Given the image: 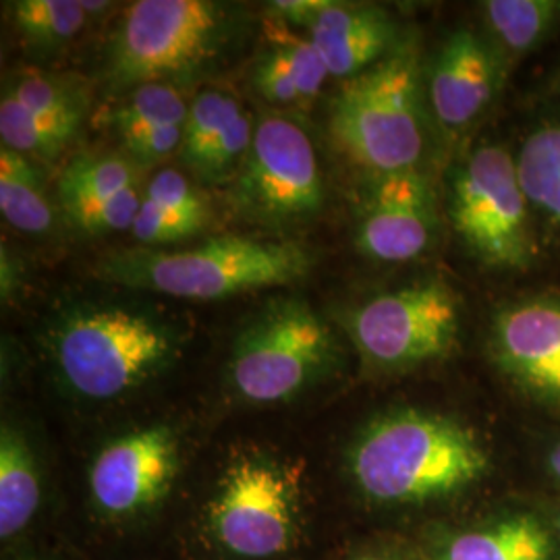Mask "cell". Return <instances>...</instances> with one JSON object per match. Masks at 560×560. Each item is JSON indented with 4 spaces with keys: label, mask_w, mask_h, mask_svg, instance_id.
Returning a JSON list of instances; mask_svg holds the SVG:
<instances>
[{
    "label": "cell",
    "mask_w": 560,
    "mask_h": 560,
    "mask_svg": "<svg viewBox=\"0 0 560 560\" xmlns=\"http://www.w3.org/2000/svg\"><path fill=\"white\" fill-rule=\"evenodd\" d=\"M351 474L381 502L441 499L480 480L488 455L471 430L432 413L399 411L370 423L351 451Z\"/></svg>",
    "instance_id": "obj_1"
},
{
    "label": "cell",
    "mask_w": 560,
    "mask_h": 560,
    "mask_svg": "<svg viewBox=\"0 0 560 560\" xmlns=\"http://www.w3.org/2000/svg\"><path fill=\"white\" fill-rule=\"evenodd\" d=\"M312 254L293 241L222 235L183 249H122L98 264V277L179 300L212 301L305 279Z\"/></svg>",
    "instance_id": "obj_2"
},
{
    "label": "cell",
    "mask_w": 560,
    "mask_h": 560,
    "mask_svg": "<svg viewBox=\"0 0 560 560\" xmlns=\"http://www.w3.org/2000/svg\"><path fill=\"white\" fill-rule=\"evenodd\" d=\"M330 133L376 177L416 168L423 152L416 57L400 52L345 81L330 104Z\"/></svg>",
    "instance_id": "obj_3"
},
{
    "label": "cell",
    "mask_w": 560,
    "mask_h": 560,
    "mask_svg": "<svg viewBox=\"0 0 560 560\" xmlns=\"http://www.w3.org/2000/svg\"><path fill=\"white\" fill-rule=\"evenodd\" d=\"M175 332L122 307L78 310L60 322L52 353L62 381L85 399L120 397L173 360Z\"/></svg>",
    "instance_id": "obj_4"
},
{
    "label": "cell",
    "mask_w": 560,
    "mask_h": 560,
    "mask_svg": "<svg viewBox=\"0 0 560 560\" xmlns=\"http://www.w3.org/2000/svg\"><path fill=\"white\" fill-rule=\"evenodd\" d=\"M335 353L330 326L305 301H272L235 342L231 382L249 402H280L322 376Z\"/></svg>",
    "instance_id": "obj_5"
},
{
    "label": "cell",
    "mask_w": 560,
    "mask_h": 560,
    "mask_svg": "<svg viewBox=\"0 0 560 560\" xmlns=\"http://www.w3.org/2000/svg\"><path fill=\"white\" fill-rule=\"evenodd\" d=\"M222 9L206 0H138L122 15L108 50V78L120 88L194 73L222 36Z\"/></svg>",
    "instance_id": "obj_6"
},
{
    "label": "cell",
    "mask_w": 560,
    "mask_h": 560,
    "mask_svg": "<svg viewBox=\"0 0 560 560\" xmlns=\"http://www.w3.org/2000/svg\"><path fill=\"white\" fill-rule=\"evenodd\" d=\"M517 161L502 148H480L460 166L451 189V219L463 241L492 266H523L534 240Z\"/></svg>",
    "instance_id": "obj_7"
},
{
    "label": "cell",
    "mask_w": 560,
    "mask_h": 560,
    "mask_svg": "<svg viewBox=\"0 0 560 560\" xmlns=\"http://www.w3.org/2000/svg\"><path fill=\"white\" fill-rule=\"evenodd\" d=\"M345 326L365 360L407 368L444 358L453 349L459 303L444 282H420L365 301Z\"/></svg>",
    "instance_id": "obj_8"
},
{
    "label": "cell",
    "mask_w": 560,
    "mask_h": 560,
    "mask_svg": "<svg viewBox=\"0 0 560 560\" xmlns=\"http://www.w3.org/2000/svg\"><path fill=\"white\" fill-rule=\"evenodd\" d=\"M237 210L266 222L316 217L324 206L320 166L310 136L295 120L266 117L235 175Z\"/></svg>",
    "instance_id": "obj_9"
},
{
    "label": "cell",
    "mask_w": 560,
    "mask_h": 560,
    "mask_svg": "<svg viewBox=\"0 0 560 560\" xmlns=\"http://www.w3.org/2000/svg\"><path fill=\"white\" fill-rule=\"evenodd\" d=\"M212 525L222 546L237 557H277L291 546L295 534L291 481L272 465L237 463L212 506Z\"/></svg>",
    "instance_id": "obj_10"
},
{
    "label": "cell",
    "mask_w": 560,
    "mask_h": 560,
    "mask_svg": "<svg viewBox=\"0 0 560 560\" xmlns=\"http://www.w3.org/2000/svg\"><path fill=\"white\" fill-rule=\"evenodd\" d=\"M434 198L418 168L376 177L363 203L358 247L370 260L409 261L434 237Z\"/></svg>",
    "instance_id": "obj_11"
},
{
    "label": "cell",
    "mask_w": 560,
    "mask_h": 560,
    "mask_svg": "<svg viewBox=\"0 0 560 560\" xmlns=\"http://www.w3.org/2000/svg\"><path fill=\"white\" fill-rule=\"evenodd\" d=\"M177 474V441L154 425L102 448L90 471L94 501L106 513L127 515L159 501Z\"/></svg>",
    "instance_id": "obj_12"
},
{
    "label": "cell",
    "mask_w": 560,
    "mask_h": 560,
    "mask_svg": "<svg viewBox=\"0 0 560 560\" xmlns=\"http://www.w3.org/2000/svg\"><path fill=\"white\" fill-rule=\"evenodd\" d=\"M494 347L515 381L560 405V303L527 301L502 312Z\"/></svg>",
    "instance_id": "obj_13"
},
{
    "label": "cell",
    "mask_w": 560,
    "mask_h": 560,
    "mask_svg": "<svg viewBox=\"0 0 560 560\" xmlns=\"http://www.w3.org/2000/svg\"><path fill=\"white\" fill-rule=\"evenodd\" d=\"M307 32L328 75L347 81L378 65L395 27L378 7L326 0Z\"/></svg>",
    "instance_id": "obj_14"
},
{
    "label": "cell",
    "mask_w": 560,
    "mask_h": 560,
    "mask_svg": "<svg viewBox=\"0 0 560 560\" xmlns=\"http://www.w3.org/2000/svg\"><path fill=\"white\" fill-rule=\"evenodd\" d=\"M497 90V65L488 48L469 32H457L444 44L430 81L436 119L460 129L478 119Z\"/></svg>",
    "instance_id": "obj_15"
},
{
    "label": "cell",
    "mask_w": 560,
    "mask_h": 560,
    "mask_svg": "<svg viewBox=\"0 0 560 560\" xmlns=\"http://www.w3.org/2000/svg\"><path fill=\"white\" fill-rule=\"evenodd\" d=\"M189 106L171 83H143L115 106L110 125L127 159L148 168L180 150Z\"/></svg>",
    "instance_id": "obj_16"
},
{
    "label": "cell",
    "mask_w": 560,
    "mask_h": 560,
    "mask_svg": "<svg viewBox=\"0 0 560 560\" xmlns=\"http://www.w3.org/2000/svg\"><path fill=\"white\" fill-rule=\"evenodd\" d=\"M275 48L268 50L254 69V83L261 96L272 104H307L320 94L328 69L310 38L270 30Z\"/></svg>",
    "instance_id": "obj_17"
},
{
    "label": "cell",
    "mask_w": 560,
    "mask_h": 560,
    "mask_svg": "<svg viewBox=\"0 0 560 560\" xmlns=\"http://www.w3.org/2000/svg\"><path fill=\"white\" fill-rule=\"evenodd\" d=\"M141 171L140 164L117 154H81L60 175V208L80 229L81 222L102 203L138 187Z\"/></svg>",
    "instance_id": "obj_18"
},
{
    "label": "cell",
    "mask_w": 560,
    "mask_h": 560,
    "mask_svg": "<svg viewBox=\"0 0 560 560\" xmlns=\"http://www.w3.org/2000/svg\"><path fill=\"white\" fill-rule=\"evenodd\" d=\"M40 478L30 444L4 425L0 434V538H13L36 515Z\"/></svg>",
    "instance_id": "obj_19"
},
{
    "label": "cell",
    "mask_w": 560,
    "mask_h": 560,
    "mask_svg": "<svg viewBox=\"0 0 560 560\" xmlns=\"http://www.w3.org/2000/svg\"><path fill=\"white\" fill-rule=\"evenodd\" d=\"M444 560H550V536L534 517L520 515L453 538Z\"/></svg>",
    "instance_id": "obj_20"
},
{
    "label": "cell",
    "mask_w": 560,
    "mask_h": 560,
    "mask_svg": "<svg viewBox=\"0 0 560 560\" xmlns=\"http://www.w3.org/2000/svg\"><path fill=\"white\" fill-rule=\"evenodd\" d=\"M0 212L21 233L42 235L52 226V206L36 166L4 145L0 150Z\"/></svg>",
    "instance_id": "obj_21"
},
{
    "label": "cell",
    "mask_w": 560,
    "mask_h": 560,
    "mask_svg": "<svg viewBox=\"0 0 560 560\" xmlns=\"http://www.w3.org/2000/svg\"><path fill=\"white\" fill-rule=\"evenodd\" d=\"M81 120L42 119L23 110L15 102L0 101L2 145L42 161H55L80 133Z\"/></svg>",
    "instance_id": "obj_22"
},
{
    "label": "cell",
    "mask_w": 560,
    "mask_h": 560,
    "mask_svg": "<svg viewBox=\"0 0 560 560\" xmlns=\"http://www.w3.org/2000/svg\"><path fill=\"white\" fill-rule=\"evenodd\" d=\"M517 173L529 203L560 222V125L544 127L523 143Z\"/></svg>",
    "instance_id": "obj_23"
},
{
    "label": "cell",
    "mask_w": 560,
    "mask_h": 560,
    "mask_svg": "<svg viewBox=\"0 0 560 560\" xmlns=\"http://www.w3.org/2000/svg\"><path fill=\"white\" fill-rule=\"evenodd\" d=\"M2 96L42 119L83 122L88 108V94L78 81L40 71H25L13 78L4 88Z\"/></svg>",
    "instance_id": "obj_24"
},
{
    "label": "cell",
    "mask_w": 560,
    "mask_h": 560,
    "mask_svg": "<svg viewBox=\"0 0 560 560\" xmlns=\"http://www.w3.org/2000/svg\"><path fill=\"white\" fill-rule=\"evenodd\" d=\"M243 110L240 102L229 94H222L217 90L201 92L196 101L191 102L183 143H180V159L198 175L201 166L208 161L210 152L229 127V122L235 119Z\"/></svg>",
    "instance_id": "obj_25"
},
{
    "label": "cell",
    "mask_w": 560,
    "mask_h": 560,
    "mask_svg": "<svg viewBox=\"0 0 560 560\" xmlns=\"http://www.w3.org/2000/svg\"><path fill=\"white\" fill-rule=\"evenodd\" d=\"M23 40L38 48H57L83 30L88 11L75 0H20L11 4Z\"/></svg>",
    "instance_id": "obj_26"
},
{
    "label": "cell",
    "mask_w": 560,
    "mask_h": 560,
    "mask_svg": "<svg viewBox=\"0 0 560 560\" xmlns=\"http://www.w3.org/2000/svg\"><path fill=\"white\" fill-rule=\"evenodd\" d=\"M552 9V2L541 0H490L486 2V18L511 50L523 52L540 40Z\"/></svg>",
    "instance_id": "obj_27"
},
{
    "label": "cell",
    "mask_w": 560,
    "mask_h": 560,
    "mask_svg": "<svg viewBox=\"0 0 560 560\" xmlns=\"http://www.w3.org/2000/svg\"><path fill=\"white\" fill-rule=\"evenodd\" d=\"M143 203L164 214L183 221L196 222L201 229L208 222V206L200 191L175 168L159 171L143 189Z\"/></svg>",
    "instance_id": "obj_28"
},
{
    "label": "cell",
    "mask_w": 560,
    "mask_h": 560,
    "mask_svg": "<svg viewBox=\"0 0 560 560\" xmlns=\"http://www.w3.org/2000/svg\"><path fill=\"white\" fill-rule=\"evenodd\" d=\"M326 4V0H287L272 2L270 13L284 23H295L307 27V23L316 18V13Z\"/></svg>",
    "instance_id": "obj_29"
},
{
    "label": "cell",
    "mask_w": 560,
    "mask_h": 560,
    "mask_svg": "<svg viewBox=\"0 0 560 560\" xmlns=\"http://www.w3.org/2000/svg\"><path fill=\"white\" fill-rule=\"evenodd\" d=\"M18 289V268L13 256H7V249L2 247V295L9 298Z\"/></svg>",
    "instance_id": "obj_30"
},
{
    "label": "cell",
    "mask_w": 560,
    "mask_h": 560,
    "mask_svg": "<svg viewBox=\"0 0 560 560\" xmlns=\"http://www.w3.org/2000/svg\"><path fill=\"white\" fill-rule=\"evenodd\" d=\"M548 463H550L552 474L560 480V442L552 448V453H550V457H548Z\"/></svg>",
    "instance_id": "obj_31"
},
{
    "label": "cell",
    "mask_w": 560,
    "mask_h": 560,
    "mask_svg": "<svg viewBox=\"0 0 560 560\" xmlns=\"http://www.w3.org/2000/svg\"><path fill=\"white\" fill-rule=\"evenodd\" d=\"M81 4H83V9L88 11V15L90 13H101V11H104L108 4L106 2H85V0H81Z\"/></svg>",
    "instance_id": "obj_32"
},
{
    "label": "cell",
    "mask_w": 560,
    "mask_h": 560,
    "mask_svg": "<svg viewBox=\"0 0 560 560\" xmlns=\"http://www.w3.org/2000/svg\"><path fill=\"white\" fill-rule=\"evenodd\" d=\"M363 560H393V559H382V557H372V559H363Z\"/></svg>",
    "instance_id": "obj_33"
},
{
    "label": "cell",
    "mask_w": 560,
    "mask_h": 560,
    "mask_svg": "<svg viewBox=\"0 0 560 560\" xmlns=\"http://www.w3.org/2000/svg\"><path fill=\"white\" fill-rule=\"evenodd\" d=\"M559 527H560V520H559Z\"/></svg>",
    "instance_id": "obj_34"
}]
</instances>
